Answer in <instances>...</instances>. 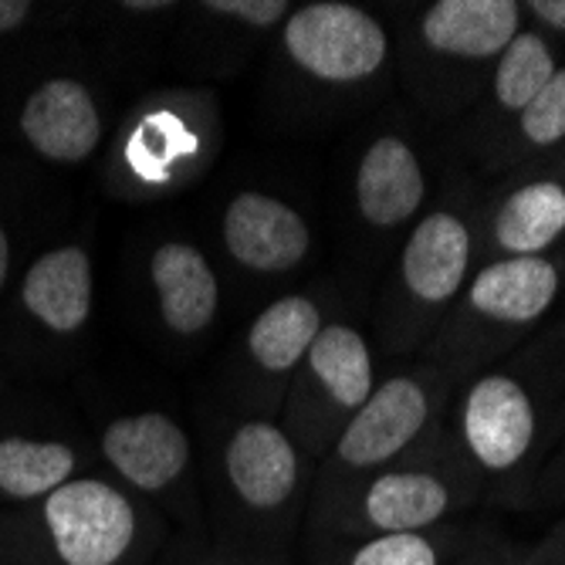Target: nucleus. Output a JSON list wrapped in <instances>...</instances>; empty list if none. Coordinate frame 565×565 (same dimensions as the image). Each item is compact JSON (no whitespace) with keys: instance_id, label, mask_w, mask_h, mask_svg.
<instances>
[{"instance_id":"a211bd4d","label":"nucleus","mask_w":565,"mask_h":565,"mask_svg":"<svg viewBox=\"0 0 565 565\" xmlns=\"http://www.w3.org/2000/svg\"><path fill=\"white\" fill-rule=\"evenodd\" d=\"M24 316L51 335H78L92 319L95 271L85 244H58L38 254L21 278Z\"/></svg>"},{"instance_id":"2eb2a0df","label":"nucleus","mask_w":565,"mask_h":565,"mask_svg":"<svg viewBox=\"0 0 565 565\" xmlns=\"http://www.w3.org/2000/svg\"><path fill=\"white\" fill-rule=\"evenodd\" d=\"M355 214L373 231H396L427 203V167L417 146L399 132H380L355 163Z\"/></svg>"},{"instance_id":"f8f14e48","label":"nucleus","mask_w":565,"mask_h":565,"mask_svg":"<svg viewBox=\"0 0 565 565\" xmlns=\"http://www.w3.org/2000/svg\"><path fill=\"white\" fill-rule=\"evenodd\" d=\"M326 326L319 298L291 291L265 305L244 332L237 376L254 414L278 417L285 390Z\"/></svg>"},{"instance_id":"c85d7f7f","label":"nucleus","mask_w":565,"mask_h":565,"mask_svg":"<svg viewBox=\"0 0 565 565\" xmlns=\"http://www.w3.org/2000/svg\"><path fill=\"white\" fill-rule=\"evenodd\" d=\"M31 14L34 4H28V0H0V34H14L31 21Z\"/></svg>"},{"instance_id":"4be33fe9","label":"nucleus","mask_w":565,"mask_h":565,"mask_svg":"<svg viewBox=\"0 0 565 565\" xmlns=\"http://www.w3.org/2000/svg\"><path fill=\"white\" fill-rule=\"evenodd\" d=\"M555 72H558V58L548 38H542L539 31H522L494 62L491 72L494 106L508 116H522L532 106V98L552 82Z\"/></svg>"},{"instance_id":"f03ea898","label":"nucleus","mask_w":565,"mask_h":565,"mask_svg":"<svg viewBox=\"0 0 565 565\" xmlns=\"http://www.w3.org/2000/svg\"><path fill=\"white\" fill-rule=\"evenodd\" d=\"M316 465L301 454L278 417L244 414L211 447V481L217 488V539L281 558L308 515Z\"/></svg>"},{"instance_id":"dca6fc26","label":"nucleus","mask_w":565,"mask_h":565,"mask_svg":"<svg viewBox=\"0 0 565 565\" xmlns=\"http://www.w3.org/2000/svg\"><path fill=\"white\" fill-rule=\"evenodd\" d=\"M149 291L163 329L177 339H200L221 319V275L193 241L170 237L149 254Z\"/></svg>"},{"instance_id":"423d86ee","label":"nucleus","mask_w":565,"mask_h":565,"mask_svg":"<svg viewBox=\"0 0 565 565\" xmlns=\"http://www.w3.org/2000/svg\"><path fill=\"white\" fill-rule=\"evenodd\" d=\"M545 409L515 370H481L450 406V450L481 481L515 484L542 450Z\"/></svg>"},{"instance_id":"6ab92c4d","label":"nucleus","mask_w":565,"mask_h":565,"mask_svg":"<svg viewBox=\"0 0 565 565\" xmlns=\"http://www.w3.org/2000/svg\"><path fill=\"white\" fill-rule=\"evenodd\" d=\"M565 237V183L525 180L488 214L484 241L498 258H542Z\"/></svg>"},{"instance_id":"c756f323","label":"nucleus","mask_w":565,"mask_h":565,"mask_svg":"<svg viewBox=\"0 0 565 565\" xmlns=\"http://www.w3.org/2000/svg\"><path fill=\"white\" fill-rule=\"evenodd\" d=\"M8 278H11V237L4 221H0V295L8 288Z\"/></svg>"},{"instance_id":"7c9ffc66","label":"nucleus","mask_w":565,"mask_h":565,"mask_svg":"<svg viewBox=\"0 0 565 565\" xmlns=\"http://www.w3.org/2000/svg\"><path fill=\"white\" fill-rule=\"evenodd\" d=\"M562 339H565V335H562Z\"/></svg>"},{"instance_id":"9b49d317","label":"nucleus","mask_w":565,"mask_h":565,"mask_svg":"<svg viewBox=\"0 0 565 565\" xmlns=\"http://www.w3.org/2000/svg\"><path fill=\"white\" fill-rule=\"evenodd\" d=\"M217 106L211 95H177L146 109L129 139L126 167L129 177L152 193L193 180L214 157L217 139Z\"/></svg>"},{"instance_id":"39448f33","label":"nucleus","mask_w":565,"mask_h":565,"mask_svg":"<svg viewBox=\"0 0 565 565\" xmlns=\"http://www.w3.org/2000/svg\"><path fill=\"white\" fill-rule=\"evenodd\" d=\"M562 295V265L542 258H491L454 301L444 319L437 366L447 380L471 373L481 359L539 326Z\"/></svg>"},{"instance_id":"6e6552de","label":"nucleus","mask_w":565,"mask_h":565,"mask_svg":"<svg viewBox=\"0 0 565 565\" xmlns=\"http://www.w3.org/2000/svg\"><path fill=\"white\" fill-rule=\"evenodd\" d=\"M475 224L457 207L424 214L399 247L386 298V335L393 349L417 345L437 329L471 281Z\"/></svg>"},{"instance_id":"0eeeda50","label":"nucleus","mask_w":565,"mask_h":565,"mask_svg":"<svg viewBox=\"0 0 565 565\" xmlns=\"http://www.w3.org/2000/svg\"><path fill=\"white\" fill-rule=\"evenodd\" d=\"M373 390L376 359L370 339L352 322H326L285 390L278 420L301 454L319 465Z\"/></svg>"},{"instance_id":"f3484780","label":"nucleus","mask_w":565,"mask_h":565,"mask_svg":"<svg viewBox=\"0 0 565 565\" xmlns=\"http://www.w3.org/2000/svg\"><path fill=\"white\" fill-rule=\"evenodd\" d=\"M522 34L515 0H437L420 14V44L444 62L484 65Z\"/></svg>"},{"instance_id":"b1692460","label":"nucleus","mask_w":565,"mask_h":565,"mask_svg":"<svg viewBox=\"0 0 565 565\" xmlns=\"http://www.w3.org/2000/svg\"><path fill=\"white\" fill-rule=\"evenodd\" d=\"M515 119H519V136L535 149H548L565 139V65H558L552 82Z\"/></svg>"},{"instance_id":"9d476101","label":"nucleus","mask_w":565,"mask_h":565,"mask_svg":"<svg viewBox=\"0 0 565 565\" xmlns=\"http://www.w3.org/2000/svg\"><path fill=\"white\" fill-rule=\"evenodd\" d=\"M288 68L319 88L373 82L390 58V34L376 14L345 0H312L295 8L278 34Z\"/></svg>"},{"instance_id":"cd10ccee","label":"nucleus","mask_w":565,"mask_h":565,"mask_svg":"<svg viewBox=\"0 0 565 565\" xmlns=\"http://www.w3.org/2000/svg\"><path fill=\"white\" fill-rule=\"evenodd\" d=\"M522 11H529L548 34L565 38V0H532V4H522Z\"/></svg>"},{"instance_id":"1a4fd4ad","label":"nucleus","mask_w":565,"mask_h":565,"mask_svg":"<svg viewBox=\"0 0 565 565\" xmlns=\"http://www.w3.org/2000/svg\"><path fill=\"white\" fill-rule=\"evenodd\" d=\"M98 454L122 488L152 508H167L186 522V529L203 525L196 511L193 440L180 420L163 409L122 414L102 427Z\"/></svg>"},{"instance_id":"5701e85b","label":"nucleus","mask_w":565,"mask_h":565,"mask_svg":"<svg viewBox=\"0 0 565 565\" xmlns=\"http://www.w3.org/2000/svg\"><path fill=\"white\" fill-rule=\"evenodd\" d=\"M152 565H278V558L237 548L217 535H207L203 525H196L190 535H183L170 548H163Z\"/></svg>"},{"instance_id":"ddd939ff","label":"nucleus","mask_w":565,"mask_h":565,"mask_svg":"<svg viewBox=\"0 0 565 565\" xmlns=\"http://www.w3.org/2000/svg\"><path fill=\"white\" fill-rule=\"evenodd\" d=\"M221 241L231 262L258 278L298 271L312 254V224L288 200L265 190H241L221 217Z\"/></svg>"},{"instance_id":"bb28decb","label":"nucleus","mask_w":565,"mask_h":565,"mask_svg":"<svg viewBox=\"0 0 565 565\" xmlns=\"http://www.w3.org/2000/svg\"><path fill=\"white\" fill-rule=\"evenodd\" d=\"M515 565H565V525H555L532 552H522Z\"/></svg>"},{"instance_id":"7ed1b4c3","label":"nucleus","mask_w":565,"mask_h":565,"mask_svg":"<svg viewBox=\"0 0 565 565\" xmlns=\"http://www.w3.org/2000/svg\"><path fill=\"white\" fill-rule=\"evenodd\" d=\"M478 494L481 481L450 450V444L434 454L430 440L420 454L366 478L319 519L305 522L308 548L312 558H319L322 552L359 539L444 529L460 522Z\"/></svg>"},{"instance_id":"f257e3e1","label":"nucleus","mask_w":565,"mask_h":565,"mask_svg":"<svg viewBox=\"0 0 565 565\" xmlns=\"http://www.w3.org/2000/svg\"><path fill=\"white\" fill-rule=\"evenodd\" d=\"M163 548V511L106 475L0 515V565H152Z\"/></svg>"},{"instance_id":"393cba45","label":"nucleus","mask_w":565,"mask_h":565,"mask_svg":"<svg viewBox=\"0 0 565 565\" xmlns=\"http://www.w3.org/2000/svg\"><path fill=\"white\" fill-rule=\"evenodd\" d=\"M196 11H203L211 21L234 24L244 31H275L285 24L295 4H288V0H207Z\"/></svg>"},{"instance_id":"2f4dec72","label":"nucleus","mask_w":565,"mask_h":565,"mask_svg":"<svg viewBox=\"0 0 565 565\" xmlns=\"http://www.w3.org/2000/svg\"><path fill=\"white\" fill-rule=\"evenodd\" d=\"M562 525H565V522H562Z\"/></svg>"},{"instance_id":"4468645a","label":"nucleus","mask_w":565,"mask_h":565,"mask_svg":"<svg viewBox=\"0 0 565 565\" xmlns=\"http://www.w3.org/2000/svg\"><path fill=\"white\" fill-rule=\"evenodd\" d=\"M18 126L38 157L58 167L92 160L106 139V116H102L95 92L82 78L68 75L41 82L24 98Z\"/></svg>"},{"instance_id":"a878e982","label":"nucleus","mask_w":565,"mask_h":565,"mask_svg":"<svg viewBox=\"0 0 565 565\" xmlns=\"http://www.w3.org/2000/svg\"><path fill=\"white\" fill-rule=\"evenodd\" d=\"M519 555H522V552H519L515 545H511L504 535L475 529L468 548L460 552V558H457L454 565H515Z\"/></svg>"},{"instance_id":"20e7f679","label":"nucleus","mask_w":565,"mask_h":565,"mask_svg":"<svg viewBox=\"0 0 565 565\" xmlns=\"http://www.w3.org/2000/svg\"><path fill=\"white\" fill-rule=\"evenodd\" d=\"M447 396L450 380L437 366H417L376 383L373 396L316 465L305 522L319 519L366 478L420 454L440 434Z\"/></svg>"},{"instance_id":"412c9836","label":"nucleus","mask_w":565,"mask_h":565,"mask_svg":"<svg viewBox=\"0 0 565 565\" xmlns=\"http://www.w3.org/2000/svg\"><path fill=\"white\" fill-rule=\"evenodd\" d=\"M471 535L475 529H465L460 522L430 532L373 535L322 552L316 565H454Z\"/></svg>"},{"instance_id":"aec40b11","label":"nucleus","mask_w":565,"mask_h":565,"mask_svg":"<svg viewBox=\"0 0 565 565\" xmlns=\"http://www.w3.org/2000/svg\"><path fill=\"white\" fill-rule=\"evenodd\" d=\"M82 471V450L58 437H0V504L28 508L65 488Z\"/></svg>"}]
</instances>
